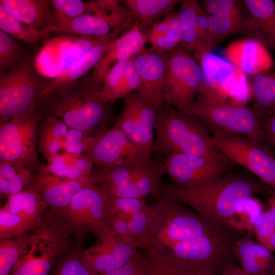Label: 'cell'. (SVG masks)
I'll list each match as a JSON object with an SVG mask.
<instances>
[{"label":"cell","mask_w":275,"mask_h":275,"mask_svg":"<svg viewBox=\"0 0 275 275\" xmlns=\"http://www.w3.org/2000/svg\"><path fill=\"white\" fill-rule=\"evenodd\" d=\"M203 3L208 15L233 13L244 7L242 2L237 0H205Z\"/></svg>","instance_id":"cell-49"},{"label":"cell","mask_w":275,"mask_h":275,"mask_svg":"<svg viewBox=\"0 0 275 275\" xmlns=\"http://www.w3.org/2000/svg\"><path fill=\"white\" fill-rule=\"evenodd\" d=\"M28 58L22 44L0 30V74L19 65Z\"/></svg>","instance_id":"cell-40"},{"label":"cell","mask_w":275,"mask_h":275,"mask_svg":"<svg viewBox=\"0 0 275 275\" xmlns=\"http://www.w3.org/2000/svg\"><path fill=\"white\" fill-rule=\"evenodd\" d=\"M223 54L248 76L267 70L272 65L265 47L254 38L231 42L223 50Z\"/></svg>","instance_id":"cell-23"},{"label":"cell","mask_w":275,"mask_h":275,"mask_svg":"<svg viewBox=\"0 0 275 275\" xmlns=\"http://www.w3.org/2000/svg\"><path fill=\"white\" fill-rule=\"evenodd\" d=\"M191 52L201 68L204 86L225 101L245 74L227 60L213 53L211 48L199 41Z\"/></svg>","instance_id":"cell-18"},{"label":"cell","mask_w":275,"mask_h":275,"mask_svg":"<svg viewBox=\"0 0 275 275\" xmlns=\"http://www.w3.org/2000/svg\"><path fill=\"white\" fill-rule=\"evenodd\" d=\"M78 246L70 249L59 259L50 275H96L83 262V251Z\"/></svg>","instance_id":"cell-41"},{"label":"cell","mask_w":275,"mask_h":275,"mask_svg":"<svg viewBox=\"0 0 275 275\" xmlns=\"http://www.w3.org/2000/svg\"><path fill=\"white\" fill-rule=\"evenodd\" d=\"M37 111L0 121V160L25 167L32 173L42 167L36 151Z\"/></svg>","instance_id":"cell-9"},{"label":"cell","mask_w":275,"mask_h":275,"mask_svg":"<svg viewBox=\"0 0 275 275\" xmlns=\"http://www.w3.org/2000/svg\"><path fill=\"white\" fill-rule=\"evenodd\" d=\"M38 129L39 151L48 161L59 154L70 127L60 120L50 116L45 117Z\"/></svg>","instance_id":"cell-32"},{"label":"cell","mask_w":275,"mask_h":275,"mask_svg":"<svg viewBox=\"0 0 275 275\" xmlns=\"http://www.w3.org/2000/svg\"><path fill=\"white\" fill-rule=\"evenodd\" d=\"M269 208L271 209L275 218V207H269Z\"/></svg>","instance_id":"cell-57"},{"label":"cell","mask_w":275,"mask_h":275,"mask_svg":"<svg viewBox=\"0 0 275 275\" xmlns=\"http://www.w3.org/2000/svg\"><path fill=\"white\" fill-rule=\"evenodd\" d=\"M180 0H124L122 3L131 11L142 31L147 35L157 22L174 13Z\"/></svg>","instance_id":"cell-29"},{"label":"cell","mask_w":275,"mask_h":275,"mask_svg":"<svg viewBox=\"0 0 275 275\" xmlns=\"http://www.w3.org/2000/svg\"><path fill=\"white\" fill-rule=\"evenodd\" d=\"M272 275H275V266H274V267L273 268V271Z\"/></svg>","instance_id":"cell-58"},{"label":"cell","mask_w":275,"mask_h":275,"mask_svg":"<svg viewBox=\"0 0 275 275\" xmlns=\"http://www.w3.org/2000/svg\"><path fill=\"white\" fill-rule=\"evenodd\" d=\"M140 85V78L132 58L128 61L127 70L116 93L115 101L121 98H123L132 92L138 91Z\"/></svg>","instance_id":"cell-47"},{"label":"cell","mask_w":275,"mask_h":275,"mask_svg":"<svg viewBox=\"0 0 275 275\" xmlns=\"http://www.w3.org/2000/svg\"><path fill=\"white\" fill-rule=\"evenodd\" d=\"M71 246L70 235L48 210L41 224L31 231L10 275H50Z\"/></svg>","instance_id":"cell-6"},{"label":"cell","mask_w":275,"mask_h":275,"mask_svg":"<svg viewBox=\"0 0 275 275\" xmlns=\"http://www.w3.org/2000/svg\"><path fill=\"white\" fill-rule=\"evenodd\" d=\"M274 155H275V151H274Z\"/></svg>","instance_id":"cell-59"},{"label":"cell","mask_w":275,"mask_h":275,"mask_svg":"<svg viewBox=\"0 0 275 275\" xmlns=\"http://www.w3.org/2000/svg\"><path fill=\"white\" fill-rule=\"evenodd\" d=\"M181 42V26L177 13L170 14L169 29L166 35L150 42L151 47L156 49L171 51Z\"/></svg>","instance_id":"cell-46"},{"label":"cell","mask_w":275,"mask_h":275,"mask_svg":"<svg viewBox=\"0 0 275 275\" xmlns=\"http://www.w3.org/2000/svg\"><path fill=\"white\" fill-rule=\"evenodd\" d=\"M152 153L178 152L215 159H227L213 145L209 128L197 117L177 109L163 100L157 111Z\"/></svg>","instance_id":"cell-3"},{"label":"cell","mask_w":275,"mask_h":275,"mask_svg":"<svg viewBox=\"0 0 275 275\" xmlns=\"http://www.w3.org/2000/svg\"><path fill=\"white\" fill-rule=\"evenodd\" d=\"M275 229V218L270 208L264 210L255 222L252 232L259 243L262 244L267 237Z\"/></svg>","instance_id":"cell-48"},{"label":"cell","mask_w":275,"mask_h":275,"mask_svg":"<svg viewBox=\"0 0 275 275\" xmlns=\"http://www.w3.org/2000/svg\"><path fill=\"white\" fill-rule=\"evenodd\" d=\"M141 258L140 275H195L200 265L179 260L169 253L145 250Z\"/></svg>","instance_id":"cell-27"},{"label":"cell","mask_w":275,"mask_h":275,"mask_svg":"<svg viewBox=\"0 0 275 275\" xmlns=\"http://www.w3.org/2000/svg\"><path fill=\"white\" fill-rule=\"evenodd\" d=\"M248 77L252 89L251 108L262 127L264 121L275 113V64Z\"/></svg>","instance_id":"cell-26"},{"label":"cell","mask_w":275,"mask_h":275,"mask_svg":"<svg viewBox=\"0 0 275 275\" xmlns=\"http://www.w3.org/2000/svg\"><path fill=\"white\" fill-rule=\"evenodd\" d=\"M209 37L212 49L234 35L256 38L258 29L246 8L228 14L208 15Z\"/></svg>","instance_id":"cell-24"},{"label":"cell","mask_w":275,"mask_h":275,"mask_svg":"<svg viewBox=\"0 0 275 275\" xmlns=\"http://www.w3.org/2000/svg\"><path fill=\"white\" fill-rule=\"evenodd\" d=\"M101 37L68 35L46 39L33 59L35 68L43 77L53 79L88 52Z\"/></svg>","instance_id":"cell-13"},{"label":"cell","mask_w":275,"mask_h":275,"mask_svg":"<svg viewBox=\"0 0 275 275\" xmlns=\"http://www.w3.org/2000/svg\"><path fill=\"white\" fill-rule=\"evenodd\" d=\"M200 8L197 0H183L177 13L181 26L180 44L190 52L198 41L196 22Z\"/></svg>","instance_id":"cell-37"},{"label":"cell","mask_w":275,"mask_h":275,"mask_svg":"<svg viewBox=\"0 0 275 275\" xmlns=\"http://www.w3.org/2000/svg\"><path fill=\"white\" fill-rule=\"evenodd\" d=\"M113 29L103 16L93 13L85 14L58 25L50 26L45 30L42 38L53 32L73 36L101 37L109 34Z\"/></svg>","instance_id":"cell-31"},{"label":"cell","mask_w":275,"mask_h":275,"mask_svg":"<svg viewBox=\"0 0 275 275\" xmlns=\"http://www.w3.org/2000/svg\"><path fill=\"white\" fill-rule=\"evenodd\" d=\"M170 21V14L156 23L147 34L148 42L164 37L167 34Z\"/></svg>","instance_id":"cell-52"},{"label":"cell","mask_w":275,"mask_h":275,"mask_svg":"<svg viewBox=\"0 0 275 275\" xmlns=\"http://www.w3.org/2000/svg\"><path fill=\"white\" fill-rule=\"evenodd\" d=\"M133 25H123L115 28L108 35L101 37L98 43L88 52L75 61L58 77L51 79L43 93V102L53 91L75 81L85 76L102 58L112 42Z\"/></svg>","instance_id":"cell-22"},{"label":"cell","mask_w":275,"mask_h":275,"mask_svg":"<svg viewBox=\"0 0 275 275\" xmlns=\"http://www.w3.org/2000/svg\"><path fill=\"white\" fill-rule=\"evenodd\" d=\"M215 270L208 265H200L198 268L195 275H215Z\"/></svg>","instance_id":"cell-55"},{"label":"cell","mask_w":275,"mask_h":275,"mask_svg":"<svg viewBox=\"0 0 275 275\" xmlns=\"http://www.w3.org/2000/svg\"><path fill=\"white\" fill-rule=\"evenodd\" d=\"M171 51L144 47L133 58L141 85L138 90L158 109L163 102V87Z\"/></svg>","instance_id":"cell-19"},{"label":"cell","mask_w":275,"mask_h":275,"mask_svg":"<svg viewBox=\"0 0 275 275\" xmlns=\"http://www.w3.org/2000/svg\"><path fill=\"white\" fill-rule=\"evenodd\" d=\"M89 184L91 183L84 180L67 179L54 175L46 171L42 165L33 174L29 188L38 192L48 205V209L53 211L67 206L74 196Z\"/></svg>","instance_id":"cell-21"},{"label":"cell","mask_w":275,"mask_h":275,"mask_svg":"<svg viewBox=\"0 0 275 275\" xmlns=\"http://www.w3.org/2000/svg\"><path fill=\"white\" fill-rule=\"evenodd\" d=\"M222 275H251L242 268L231 264L227 263L223 268Z\"/></svg>","instance_id":"cell-54"},{"label":"cell","mask_w":275,"mask_h":275,"mask_svg":"<svg viewBox=\"0 0 275 275\" xmlns=\"http://www.w3.org/2000/svg\"><path fill=\"white\" fill-rule=\"evenodd\" d=\"M32 230L18 236L0 238V275L11 274Z\"/></svg>","instance_id":"cell-39"},{"label":"cell","mask_w":275,"mask_h":275,"mask_svg":"<svg viewBox=\"0 0 275 275\" xmlns=\"http://www.w3.org/2000/svg\"><path fill=\"white\" fill-rule=\"evenodd\" d=\"M55 24L63 23L80 15L91 13L94 1L52 0Z\"/></svg>","instance_id":"cell-42"},{"label":"cell","mask_w":275,"mask_h":275,"mask_svg":"<svg viewBox=\"0 0 275 275\" xmlns=\"http://www.w3.org/2000/svg\"><path fill=\"white\" fill-rule=\"evenodd\" d=\"M164 174V161L152 158L149 159L140 168L133 184L139 197L144 198L153 195L155 197Z\"/></svg>","instance_id":"cell-35"},{"label":"cell","mask_w":275,"mask_h":275,"mask_svg":"<svg viewBox=\"0 0 275 275\" xmlns=\"http://www.w3.org/2000/svg\"><path fill=\"white\" fill-rule=\"evenodd\" d=\"M258 29L256 39L275 51V2L272 0H243ZM275 64V61L273 63Z\"/></svg>","instance_id":"cell-30"},{"label":"cell","mask_w":275,"mask_h":275,"mask_svg":"<svg viewBox=\"0 0 275 275\" xmlns=\"http://www.w3.org/2000/svg\"><path fill=\"white\" fill-rule=\"evenodd\" d=\"M33 229H34L19 215L4 206L1 208L0 238L18 236Z\"/></svg>","instance_id":"cell-43"},{"label":"cell","mask_w":275,"mask_h":275,"mask_svg":"<svg viewBox=\"0 0 275 275\" xmlns=\"http://www.w3.org/2000/svg\"><path fill=\"white\" fill-rule=\"evenodd\" d=\"M214 146L275 191V155L264 144L244 136L213 133Z\"/></svg>","instance_id":"cell-11"},{"label":"cell","mask_w":275,"mask_h":275,"mask_svg":"<svg viewBox=\"0 0 275 275\" xmlns=\"http://www.w3.org/2000/svg\"><path fill=\"white\" fill-rule=\"evenodd\" d=\"M148 42L147 36L141 30L136 20L133 25L116 39L102 58L88 75L93 84L102 87L103 78L109 69L116 63L128 60L140 52Z\"/></svg>","instance_id":"cell-20"},{"label":"cell","mask_w":275,"mask_h":275,"mask_svg":"<svg viewBox=\"0 0 275 275\" xmlns=\"http://www.w3.org/2000/svg\"><path fill=\"white\" fill-rule=\"evenodd\" d=\"M90 151L85 155L98 166H143L151 155L134 144L119 128L114 126L95 136Z\"/></svg>","instance_id":"cell-14"},{"label":"cell","mask_w":275,"mask_h":275,"mask_svg":"<svg viewBox=\"0 0 275 275\" xmlns=\"http://www.w3.org/2000/svg\"><path fill=\"white\" fill-rule=\"evenodd\" d=\"M262 128L268 141L275 148V113L264 121Z\"/></svg>","instance_id":"cell-53"},{"label":"cell","mask_w":275,"mask_h":275,"mask_svg":"<svg viewBox=\"0 0 275 275\" xmlns=\"http://www.w3.org/2000/svg\"><path fill=\"white\" fill-rule=\"evenodd\" d=\"M184 113L200 119L213 133L247 137L263 144L268 141L251 108L227 103L205 86Z\"/></svg>","instance_id":"cell-5"},{"label":"cell","mask_w":275,"mask_h":275,"mask_svg":"<svg viewBox=\"0 0 275 275\" xmlns=\"http://www.w3.org/2000/svg\"><path fill=\"white\" fill-rule=\"evenodd\" d=\"M61 226L80 243L89 233L96 237L108 224V197L94 183L82 187L66 207L50 211Z\"/></svg>","instance_id":"cell-8"},{"label":"cell","mask_w":275,"mask_h":275,"mask_svg":"<svg viewBox=\"0 0 275 275\" xmlns=\"http://www.w3.org/2000/svg\"><path fill=\"white\" fill-rule=\"evenodd\" d=\"M268 186L249 172L232 171L211 183L196 188H182L161 181L155 198L188 206L205 219L229 228L238 203L256 194L269 195Z\"/></svg>","instance_id":"cell-1"},{"label":"cell","mask_w":275,"mask_h":275,"mask_svg":"<svg viewBox=\"0 0 275 275\" xmlns=\"http://www.w3.org/2000/svg\"><path fill=\"white\" fill-rule=\"evenodd\" d=\"M254 256L263 269L269 273L273 261L271 252L263 245L257 243Z\"/></svg>","instance_id":"cell-51"},{"label":"cell","mask_w":275,"mask_h":275,"mask_svg":"<svg viewBox=\"0 0 275 275\" xmlns=\"http://www.w3.org/2000/svg\"><path fill=\"white\" fill-rule=\"evenodd\" d=\"M33 174L25 167L0 160L1 198L8 199L28 189Z\"/></svg>","instance_id":"cell-33"},{"label":"cell","mask_w":275,"mask_h":275,"mask_svg":"<svg viewBox=\"0 0 275 275\" xmlns=\"http://www.w3.org/2000/svg\"><path fill=\"white\" fill-rule=\"evenodd\" d=\"M101 91L102 87L92 84L86 75L52 92L39 107L40 119L52 117L94 137L106 129L111 114L112 104Z\"/></svg>","instance_id":"cell-2"},{"label":"cell","mask_w":275,"mask_h":275,"mask_svg":"<svg viewBox=\"0 0 275 275\" xmlns=\"http://www.w3.org/2000/svg\"><path fill=\"white\" fill-rule=\"evenodd\" d=\"M4 206L20 216L33 229L41 224L48 208L43 197L32 188L10 196Z\"/></svg>","instance_id":"cell-28"},{"label":"cell","mask_w":275,"mask_h":275,"mask_svg":"<svg viewBox=\"0 0 275 275\" xmlns=\"http://www.w3.org/2000/svg\"><path fill=\"white\" fill-rule=\"evenodd\" d=\"M94 139V137L80 130L70 128L66 135L62 148L69 153L84 155L91 149Z\"/></svg>","instance_id":"cell-45"},{"label":"cell","mask_w":275,"mask_h":275,"mask_svg":"<svg viewBox=\"0 0 275 275\" xmlns=\"http://www.w3.org/2000/svg\"><path fill=\"white\" fill-rule=\"evenodd\" d=\"M50 80L38 73L29 58L0 74V121L36 111Z\"/></svg>","instance_id":"cell-7"},{"label":"cell","mask_w":275,"mask_h":275,"mask_svg":"<svg viewBox=\"0 0 275 275\" xmlns=\"http://www.w3.org/2000/svg\"><path fill=\"white\" fill-rule=\"evenodd\" d=\"M236 164L227 159L175 152L164 161L165 174L173 184L180 187L193 188L211 183L233 171Z\"/></svg>","instance_id":"cell-12"},{"label":"cell","mask_w":275,"mask_h":275,"mask_svg":"<svg viewBox=\"0 0 275 275\" xmlns=\"http://www.w3.org/2000/svg\"><path fill=\"white\" fill-rule=\"evenodd\" d=\"M148 207V231L152 249L161 254L175 244L219 231L224 227L213 224L176 202L156 198Z\"/></svg>","instance_id":"cell-4"},{"label":"cell","mask_w":275,"mask_h":275,"mask_svg":"<svg viewBox=\"0 0 275 275\" xmlns=\"http://www.w3.org/2000/svg\"><path fill=\"white\" fill-rule=\"evenodd\" d=\"M204 86L199 63L190 51L179 44L171 51L163 82L164 100L184 112Z\"/></svg>","instance_id":"cell-10"},{"label":"cell","mask_w":275,"mask_h":275,"mask_svg":"<svg viewBox=\"0 0 275 275\" xmlns=\"http://www.w3.org/2000/svg\"><path fill=\"white\" fill-rule=\"evenodd\" d=\"M123 99L124 108L114 126L134 144L151 155L157 108L138 91Z\"/></svg>","instance_id":"cell-15"},{"label":"cell","mask_w":275,"mask_h":275,"mask_svg":"<svg viewBox=\"0 0 275 275\" xmlns=\"http://www.w3.org/2000/svg\"><path fill=\"white\" fill-rule=\"evenodd\" d=\"M233 246L222 229L179 242L167 253L182 261L209 266L216 271L228 263V258L233 253Z\"/></svg>","instance_id":"cell-16"},{"label":"cell","mask_w":275,"mask_h":275,"mask_svg":"<svg viewBox=\"0 0 275 275\" xmlns=\"http://www.w3.org/2000/svg\"><path fill=\"white\" fill-rule=\"evenodd\" d=\"M0 3L17 18L39 33L55 24L50 1L1 0Z\"/></svg>","instance_id":"cell-25"},{"label":"cell","mask_w":275,"mask_h":275,"mask_svg":"<svg viewBox=\"0 0 275 275\" xmlns=\"http://www.w3.org/2000/svg\"><path fill=\"white\" fill-rule=\"evenodd\" d=\"M109 214L117 215L126 222L135 248L145 250L153 248L154 243L148 231V205L142 208L125 212L108 209Z\"/></svg>","instance_id":"cell-34"},{"label":"cell","mask_w":275,"mask_h":275,"mask_svg":"<svg viewBox=\"0 0 275 275\" xmlns=\"http://www.w3.org/2000/svg\"><path fill=\"white\" fill-rule=\"evenodd\" d=\"M128 61H122L115 64L103 78L101 93L104 99L112 104L115 101L116 93L126 73Z\"/></svg>","instance_id":"cell-44"},{"label":"cell","mask_w":275,"mask_h":275,"mask_svg":"<svg viewBox=\"0 0 275 275\" xmlns=\"http://www.w3.org/2000/svg\"><path fill=\"white\" fill-rule=\"evenodd\" d=\"M264 211V206L258 199L251 197L243 200L237 205L229 228L252 231L255 222Z\"/></svg>","instance_id":"cell-38"},{"label":"cell","mask_w":275,"mask_h":275,"mask_svg":"<svg viewBox=\"0 0 275 275\" xmlns=\"http://www.w3.org/2000/svg\"><path fill=\"white\" fill-rule=\"evenodd\" d=\"M97 239L94 245L81 253L84 264L96 275L119 269L137 255V249L123 240L109 224Z\"/></svg>","instance_id":"cell-17"},{"label":"cell","mask_w":275,"mask_h":275,"mask_svg":"<svg viewBox=\"0 0 275 275\" xmlns=\"http://www.w3.org/2000/svg\"><path fill=\"white\" fill-rule=\"evenodd\" d=\"M0 30L30 45H37L41 37L30 26L14 16L0 3Z\"/></svg>","instance_id":"cell-36"},{"label":"cell","mask_w":275,"mask_h":275,"mask_svg":"<svg viewBox=\"0 0 275 275\" xmlns=\"http://www.w3.org/2000/svg\"><path fill=\"white\" fill-rule=\"evenodd\" d=\"M262 245L271 252L275 251V229L267 237Z\"/></svg>","instance_id":"cell-56"},{"label":"cell","mask_w":275,"mask_h":275,"mask_svg":"<svg viewBox=\"0 0 275 275\" xmlns=\"http://www.w3.org/2000/svg\"><path fill=\"white\" fill-rule=\"evenodd\" d=\"M196 24L198 41L204 43L212 49L209 37L208 15L201 7L197 14Z\"/></svg>","instance_id":"cell-50"}]
</instances>
